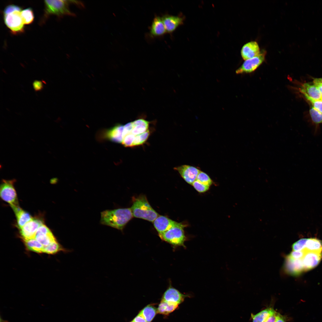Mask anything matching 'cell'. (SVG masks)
Returning a JSON list of instances; mask_svg holds the SVG:
<instances>
[{
    "mask_svg": "<svg viewBox=\"0 0 322 322\" xmlns=\"http://www.w3.org/2000/svg\"><path fill=\"white\" fill-rule=\"evenodd\" d=\"M100 214L101 224L121 230L133 216L131 208L106 210Z\"/></svg>",
    "mask_w": 322,
    "mask_h": 322,
    "instance_id": "cell-1",
    "label": "cell"
},
{
    "mask_svg": "<svg viewBox=\"0 0 322 322\" xmlns=\"http://www.w3.org/2000/svg\"><path fill=\"white\" fill-rule=\"evenodd\" d=\"M131 208L134 217L149 222H153L159 216L151 207L144 195L134 198Z\"/></svg>",
    "mask_w": 322,
    "mask_h": 322,
    "instance_id": "cell-2",
    "label": "cell"
},
{
    "mask_svg": "<svg viewBox=\"0 0 322 322\" xmlns=\"http://www.w3.org/2000/svg\"><path fill=\"white\" fill-rule=\"evenodd\" d=\"M69 1L61 0H45L44 17L51 15H55L60 18L64 16H74L75 14L69 9Z\"/></svg>",
    "mask_w": 322,
    "mask_h": 322,
    "instance_id": "cell-3",
    "label": "cell"
},
{
    "mask_svg": "<svg viewBox=\"0 0 322 322\" xmlns=\"http://www.w3.org/2000/svg\"><path fill=\"white\" fill-rule=\"evenodd\" d=\"M185 226V225L179 223L165 232L159 234V236L162 240L173 246L185 247L186 237L184 228Z\"/></svg>",
    "mask_w": 322,
    "mask_h": 322,
    "instance_id": "cell-4",
    "label": "cell"
},
{
    "mask_svg": "<svg viewBox=\"0 0 322 322\" xmlns=\"http://www.w3.org/2000/svg\"><path fill=\"white\" fill-rule=\"evenodd\" d=\"M21 11H15L4 15V23L11 33L17 35L24 31V26L21 14Z\"/></svg>",
    "mask_w": 322,
    "mask_h": 322,
    "instance_id": "cell-5",
    "label": "cell"
},
{
    "mask_svg": "<svg viewBox=\"0 0 322 322\" xmlns=\"http://www.w3.org/2000/svg\"><path fill=\"white\" fill-rule=\"evenodd\" d=\"M16 180L2 179L0 187L1 198L10 204L11 206L18 205L17 195L14 184Z\"/></svg>",
    "mask_w": 322,
    "mask_h": 322,
    "instance_id": "cell-6",
    "label": "cell"
},
{
    "mask_svg": "<svg viewBox=\"0 0 322 322\" xmlns=\"http://www.w3.org/2000/svg\"><path fill=\"white\" fill-rule=\"evenodd\" d=\"M266 52H261L258 56L246 60L242 65L236 71V74L251 73L255 70L264 62Z\"/></svg>",
    "mask_w": 322,
    "mask_h": 322,
    "instance_id": "cell-7",
    "label": "cell"
},
{
    "mask_svg": "<svg viewBox=\"0 0 322 322\" xmlns=\"http://www.w3.org/2000/svg\"><path fill=\"white\" fill-rule=\"evenodd\" d=\"M180 175L183 179L188 183L192 185L196 180L200 171L198 168L188 165H183L174 168Z\"/></svg>",
    "mask_w": 322,
    "mask_h": 322,
    "instance_id": "cell-8",
    "label": "cell"
},
{
    "mask_svg": "<svg viewBox=\"0 0 322 322\" xmlns=\"http://www.w3.org/2000/svg\"><path fill=\"white\" fill-rule=\"evenodd\" d=\"M43 224L41 220L34 218L26 223L20 229V234L23 239L35 238L38 228Z\"/></svg>",
    "mask_w": 322,
    "mask_h": 322,
    "instance_id": "cell-9",
    "label": "cell"
},
{
    "mask_svg": "<svg viewBox=\"0 0 322 322\" xmlns=\"http://www.w3.org/2000/svg\"><path fill=\"white\" fill-rule=\"evenodd\" d=\"M166 32L171 33L183 23L184 17L168 14L164 15L161 17Z\"/></svg>",
    "mask_w": 322,
    "mask_h": 322,
    "instance_id": "cell-10",
    "label": "cell"
},
{
    "mask_svg": "<svg viewBox=\"0 0 322 322\" xmlns=\"http://www.w3.org/2000/svg\"><path fill=\"white\" fill-rule=\"evenodd\" d=\"M284 268L287 273L293 275H298L304 271L302 259H294L288 255L286 258Z\"/></svg>",
    "mask_w": 322,
    "mask_h": 322,
    "instance_id": "cell-11",
    "label": "cell"
},
{
    "mask_svg": "<svg viewBox=\"0 0 322 322\" xmlns=\"http://www.w3.org/2000/svg\"><path fill=\"white\" fill-rule=\"evenodd\" d=\"M124 125L118 124L112 128L103 131V136L114 143H122L123 137Z\"/></svg>",
    "mask_w": 322,
    "mask_h": 322,
    "instance_id": "cell-12",
    "label": "cell"
},
{
    "mask_svg": "<svg viewBox=\"0 0 322 322\" xmlns=\"http://www.w3.org/2000/svg\"><path fill=\"white\" fill-rule=\"evenodd\" d=\"M322 257V253L305 252L302 259L304 271L311 270L319 263Z\"/></svg>",
    "mask_w": 322,
    "mask_h": 322,
    "instance_id": "cell-13",
    "label": "cell"
},
{
    "mask_svg": "<svg viewBox=\"0 0 322 322\" xmlns=\"http://www.w3.org/2000/svg\"><path fill=\"white\" fill-rule=\"evenodd\" d=\"M153 223L154 227L159 234L165 232L179 223L166 216L159 215Z\"/></svg>",
    "mask_w": 322,
    "mask_h": 322,
    "instance_id": "cell-14",
    "label": "cell"
},
{
    "mask_svg": "<svg viewBox=\"0 0 322 322\" xmlns=\"http://www.w3.org/2000/svg\"><path fill=\"white\" fill-rule=\"evenodd\" d=\"M241 52L242 58L246 60L258 55L261 52L257 43L251 41L243 46Z\"/></svg>",
    "mask_w": 322,
    "mask_h": 322,
    "instance_id": "cell-15",
    "label": "cell"
},
{
    "mask_svg": "<svg viewBox=\"0 0 322 322\" xmlns=\"http://www.w3.org/2000/svg\"><path fill=\"white\" fill-rule=\"evenodd\" d=\"M188 296L182 294L177 289L170 287L165 292L162 299L167 301L179 304L182 302L185 298Z\"/></svg>",
    "mask_w": 322,
    "mask_h": 322,
    "instance_id": "cell-16",
    "label": "cell"
},
{
    "mask_svg": "<svg viewBox=\"0 0 322 322\" xmlns=\"http://www.w3.org/2000/svg\"><path fill=\"white\" fill-rule=\"evenodd\" d=\"M166 31L162 18L155 16L153 19L151 25L149 34L153 37H158L164 35Z\"/></svg>",
    "mask_w": 322,
    "mask_h": 322,
    "instance_id": "cell-17",
    "label": "cell"
},
{
    "mask_svg": "<svg viewBox=\"0 0 322 322\" xmlns=\"http://www.w3.org/2000/svg\"><path fill=\"white\" fill-rule=\"evenodd\" d=\"M11 207L15 214L17 224L20 229L33 219L28 213L22 210L18 205Z\"/></svg>",
    "mask_w": 322,
    "mask_h": 322,
    "instance_id": "cell-18",
    "label": "cell"
},
{
    "mask_svg": "<svg viewBox=\"0 0 322 322\" xmlns=\"http://www.w3.org/2000/svg\"><path fill=\"white\" fill-rule=\"evenodd\" d=\"M300 91L315 100L322 101V95L314 84L304 83L302 84Z\"/></svg>",
    "mask_w": 322,
    "mask_h": 322,
    "instance_id": "cell-19",
    "label": "cell"
},
{
    "mask_svg": "<svg viewBox=\"0 0 322 322\" xmlns=\"http://www.w3.org/2000/svg\"><path fill=\"white\" fill-rule=\"evenodd\" d=\"M132 123L133 129L131 133L135 136L149 130L150 122L145 119H139L132 121Z\"/></svg>",
    "mask_w": 322,
    "mask_h": 322,
    "instance_id": "cell-20",
    "label": "cell"
},
{
    "mask_svg": "<svg viewBox=\"0 0 322 322\" xmlns=\"http://www.w3.org/2000/svg\"><path fill=\"white\" fill-rule=\"evenodd\" d=\"M179 305L177 303L167 301L162 299L157 308V312L168 315L176 309Z\"/></svg>",
    "mask_w": 322,
    "mask_h": 322,
    "instance_id": "cell-21",
    "label": "cell"
},
{
    "mask_svg": "<svg viewBox=\"0 0 322 322\" xmlns=\"http://www.w3.org/2000/svg\"><path fill=\"white\" fill-rule=\"evenodd\" d=\"M303 250L322 253V241L315 238L307 239L305 247Z\"/></svg>",
    "mask_w": 322,
    "mask_h": 322,
    "instance_id": "cell-22",
    "label": "cell"
},
{
    "mask_svg": "<svg viewBox=\"0 0 322 322\" xmlns=\"http://www.w3.org/2000/svg\"><path fill=\"white\" fill-rule=\"evenodd\" d=\"M276 311L273 307H269L256 314H252L253 322H264L266 319Z\"/></svg>",
    "mask_w": 322,
    "mask_h": 322,
    "instance_id": "cell-23",
    "label": "cell"
},
{
    "mask_svg": "<svg viewBox=\"0 0 322 322\" xmlns=\"http://www.w3.org/2000/svg\"><path fill=\"white\" fill-rule=\"evenodd\" d=\"M71 250L64 248L55 240L47 246L44 247L43 253L48 254H54L60 251L67 252H69Z\"/></svg>",
    "mask_w": 322,
    "mask_h": 322,
    "instance_id": "cell-24",
    "label": "cell"
},
{
    "mask_svg": "<svg viewBox=\"0 0 322 322\" xmlns=\"http://www.w3.org/2000/svg\"><path fill=\"white\" fill-rule=\"evenodd\" d=\"M23 241L29 250L37 253H43L44 246L35 238L23 239Z\"/></svg>",
    "mask_w": 322,
    "mask_h": 322,
    "instance_id": "cell-25",
    "label": "cell"
},
{
    "mask_svg": "<svg viewBox=\"0 0 322 322\" xmlns=\"http://www.w3.org/2000/svg\"><path fill=\"white\" fill-rule=\"evenodd\" d=\"M35 238L44 247L56 240L51 232L47 233L36 234Z\"/></svg>",
    "mask_w": 322,
    "mask_h": 322,
    "instance_id": "cell-26",
    "label": "cell"
},
{
    "mask_svg": "<svg viewBox=\"0 0 322 322\" xmlns=\"http://www.w3.org/2000/svg\"><path fill=\"white\" fill-rule=\"evenodd\" d=\"M140 312L147 322H151L157 313L156 308L151 305L147 306Z\"/></svg>",
    "mask_w": 322,
    "mask_h": 322,
    "instance_id": "cell-27",
    "label": "cell"
},
{
    "mask_svg": "<svg viewBox=\"0 0 322 322\" xmlns=\"http://www.w3.org/2000/svg\"><path fill=\"white\" fill-rule=\"evenodd\" d=\"M21 14L24 25L31 24L34 21V13L31 8L28 7L22 10Z\"/></svg>",
    "mask_w": 322,
    "mask_h": 322,
    "instance_id": "cell-28",
    "label": "cell"
},
{
    "mask_svg": "<svg viewBox=\"0 0 322 322\" xmlns=\"http://www.w3.org/2000/svg\"><path fill=\"white\" fill-rule=\"evenodd\" d=\"M150 134V131L149 130L142 134L135 136L132 147L140 145L145 143Z\"/></svg>",
    "mask_w": 322,
    "mask_h": 322,
    "instance_id": "cell-29",
    "label": "cell"
},
{
    "mask_svg": "<svg viewBox=\"0 0 322 322\" xmlns=\"http://www.w3.org/2000/svg\"><path fill=\"white\" fill-rule=\"evenodd\" d=\"M309 113L312 121L316 125L322 123V113L313 107L311 108Z\"/></svg>",
    "mask_w": 322,
    "mask_h": 322,
    "instance_id": "cell-30",
    "label": "cell"
},
{
    "mask_svg": "<svg viewBox=\"0 0 322 322\" xmlns=\"http://www.w3.org/2000/svg\"><path fill=\"white\" fill-rule=\"evenodd\" d=\"M196 180L202 183L210 186L212 184V180L206 173L201 171L196 178Z\"/></svg>",
    "mask_w": 322,
    "mask_h": 322,
    "instance_id": "cell-31",
    "label": "cell"
},
{
    "mask_svg": "<svg viewBox=\"0 0 322 322\" xmlns=\"http://www.w3.org/2000/svg\"><path fill=\"white\" fill-rule=\"evenodd\" d=\"M307 239H301L294 243L292 245V248L293 251H301L305 247Z\"/></svg>",
    "mask_w": 322,
    "mask_h": 322,
    "instance_id": "cell-32",
    "label": "cell"
},
{
    "mask_svg": "<svg viewBox=\"0 0 322 322\" xmlns=\"http://www.w3.org/2000/svg\"><path fill=\"white\" fill-rule=\"evenodd\" d=\"M305 97L309 101L314 108L322 113V101L315 100L305 93H302Z\"/></svg>",
    "mask_w": 322,
    "mask_h": 322,
    "instance_id": "cell-33",
    "label": "cell"
},
{
    "mask_svg": "<svg viewBox=\"0 0 322 322\" xmlns=\"http://www.w3.org/2000/svg\"><path fill=\"white\" fill-rule=\"evenodd\" d=\"M135 136L131 133L127 134L124 137L121 143L122 145L126 147H132Z\"/></svg>",
    "mask_w": 322,
    "mask_h": 322,
    "instance_id": "cell-34",
    "label": "cell"
},
{
    "mask_svg": "<svg viewBox=\"0 0 322 322\" xmlns=\"http://www.w3.org/2000/svg\"><path fill=\"white\" fill-rule=\"evenodd\" d=\"M194 188L200 193H203L208 190L210 186L196 180L192 185Z\"/></svg>",
    "mask_w": 322,
    "mask_h": 322,
    "instance_id": "cell-35",
    "label": "cell"
},
{
    "mask_svg": "<svg viewBox=\"0 0 322 322\" xmlns=\"http://www.w3.org/2000/svg\"><path fill=\"white\" fill-rule=\"evenodd\" d=\"M15 11H21V7L16 5H9L5 8L4 10V15H7Z\"/></svg>",
    "mask_w": 322,
    "mask_h": 322,
    "instance_id": "cell-36",
    "label": "cell"
},
{
    "mask_svg": "<svg viewBox=\"0 0 322 322\" xmlns=\"http://www.w3.org/2000/svg\"><path fill=\"white\" fill-rule=\"evenodd\" d=\"M304 250L301 251L293 250L288 256L290 257L296 259H302L305 253Z\"/></svg>",
    "mask_w": 322,
    "mask_h": 322,
    "instance_id": "cell-37",
    "label": "cell"
},
{
    "mask_svg": "<svg viewBox=\"0 0 322 322\" xmlns=\"http://www.w3.org/2000/svg\"><path fill=\"white\" fill-rule=\"evenodd\" d=\"M280 313L275 311L264 322H276Z\"/></svg>",
    "mask_w": 322,
    "mask_h": 322,
    "instance_id": "cell-38",
    "label": "cell"
},
{
    "mask_svg": "<svg viewBox=\"0 0 322 322\" xmlns=\"http://www.w3.org/2000/svg\"><path fill=\"white\" fill-rule=\"evenodd\" d=\"M33 88L36 91L41 90L43 88V83L39 80H36L33 83Z\"/></svg>",
    "mask_w": 322,
    "mask_h": 322,
    "instance_id": "cell-39",
    "label": "cell"
},
{
    "mask_svg": "<svg viewBox=\"0 0 322 322\" xmlns=\"http://www.w3.org/2000/svg\"><path fill=\"white\" fill-rule=\"evenodd\" d=\"M133 321L134 322H147L140 312L134 319Z\"/></svg>",
    "mask_w": 322,
    "mask_h": 322,
    "instance_id": "cell-40",
    "label": "cell"
},
{
    "mask_svg": "<svg viewBox=\"0 0 322 322\" xmlns=\"http://www.w3.org/2000/svg\"><path fill=\"white\" fill-rule=\"evenodd\" d=\"M313 84L317 88L322 95V83L318 81L316 78L313 80Z\"/></svg>",
    "mask_w": 322,
    "mask_h": 322,
    "instance_id": "cell-41",
    "label": "cell"
},
{
    "mask_svg": "<svg viewBox=\"0 0 322 322\" xmlns=\"http://www.w3.org/2000/svg\"><path fill=\"white\" fill-rule=\"evenodd\" d=\"M288 320V317L286 316L280 314L276 322H287Z\"/></svg>",
    "mask_w": 322,
    "mask_h": 322,
    "instance_id": "cell-42",
    "label": "cell"
},
{
    "mask_svg": "<svg viewBox=\"0 0 322 322\" xmlns=\"http://www.w3.org/2000/svg\"><path fill=\"white\" fill-rule=\"evenodd\" d=\"M0 322H9L7 320H4L3 319H2L1 318V317H0Z\"/></svg>",
    "mask_w": 322,
    "mask_h": 322,
    "instance_id": "cell-43",
    "label": "cell"
},
{
    "mask_svg": "<svg viewBox=\"0 0 322 322\" xmlns=\"http://www.w3.org/2000/svg\"><path fill=\"white\" fill-rule=\"evenodd\" d=\"M316 79L318 81L322 83V78Z\"/></svg>",
    "mask_w": 322,
    "mask_h": 322,
    "instance_id": "cell-44",
    "label": "cell"
},
{
    "mask_svg": "<svg viewBox=\"0 0 322 322\" xmlns=\"http://www.w3.org/2000/svg\"><path fill=\"white\" fill-rule=\"evenodd\" d=\"M131 322H134L133 321H131Z\"/></svg>",
    "mask_w": 322,
    "mask_h": 322,
    "instance_id": "cell-45",
    "label": "cell"
}]
</instances>
